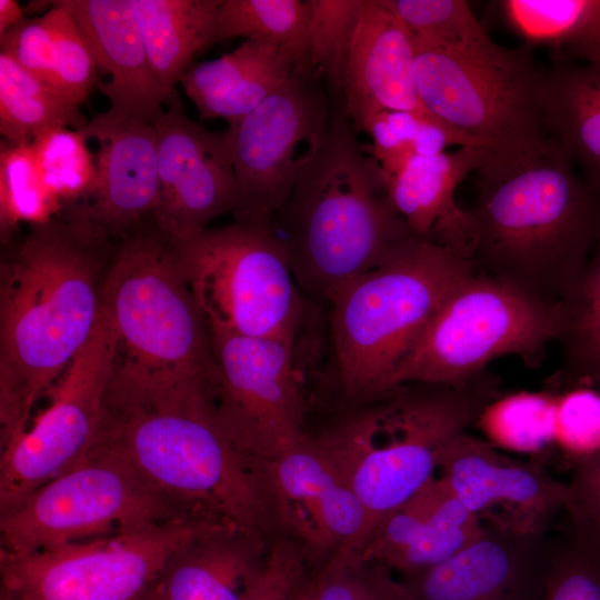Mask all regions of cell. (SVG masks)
Returning a JSON list of instances; mask_svg holds the SVG:
<instances>
[{"label": "cell", "instance_id": "5bb4252c", "mask_svg": "<svg viewBox=\"0 0 600 600\" xmlns=\"http://www.w3.org/2000/svg\"><path fill=\"white\" fill-rule=\"evenodd\" d=\"M113 349L112 326L101 306L90 339L47 393V407L0 449V514L87 459L99 430Z\"/></svg>", "mask_w": 600, "mask_h": 600}, {"label": "cell", "instance_id": "ac0fdd59", "mask_svg": "<svg viewBox=\"0 0 600 600\" xmlns=\"http://www.w3.org/2000/svg\"><path fill=\"white\" fill-rule=\"evenodd\" d=\"M437 476L482 523L521 532H549L568 497L543 462L513 459L467 431L447 444Z\"/></svg>", "mask_w": 600, "mask_h": 600}, {"label": "cell", "instance_id": "d590c367", "mask_svg": "<svg viewBox=\"0 0 600 600\" xmlns=\"http://www.w3.org/2000/svg\"><path fill=\"white\" fill-rule=\"evenodd\" d=\"M308 41L314 71L341 93L361 0H308Z\"/></svg>", "mask_w": 600, "mask_h": 600}, {"label": "cell", "instance_id": "4fadbf2b", "mask_svg": "<svg viewBox=\"0 0 600 600\" xmlns=\"http://www.w3.org/2000/svg\"><path fill=\"white\" fill-rule=\"evenodd\" d=\"M321 80L293 71L254 110L228 123L223 136L238 187L236 222H271L323 147L332 110Z\"/></svg>", "mask_w": 600, "mask_h": 600}, {"label": "cell", "instance_id": "9c48e42d", "mask_svg": "<svg viewBox=\"0 0 600 600\" xmlns=\"http://www.w3.org/2000/svg\"><path fill=\"white\" fill-rule=\"evenodd\" d=\"M167 240L208 329L293 342L303 293L271 222L233 221Z\"/></svg>", "mask_w": 600, "mask_h": 600}, {"label": "cell", "instance_id": "83f0119b", "mask_svg": "<svg viewBox=\"0 0 600 600\" xmlns=\"http://www.w3.org/2000/svg\"><path fill=\"white\" fill-rule=\"evenodd\" d=\"M153 73L171 96L193 57L214 43L221 0H133Z\"/></svg>", "mask_w": 600, "mask_h": 600}, {"label": "cell", "instance_id": "ab89813d", "mask_svg": "<svg viewBox=\"0 0 600 600\" xmlns=\"http://www.w3.org/2000/svg\"><path fill=\"white\" fill-rule=\"evenodd\" d=\"M554 447L570 469L600 452V391L597 388L573 386L558 391Z\"/></svg>", "mask_w": 600, "mask_h": 600}, {"label": "cell", "instance_id": "836d02e7", "mask_svg": "<svg viewBox=\"0 0 600 600\" xmlns=\"http://www.w3.org/2000/svg\"><path fill=\"white\" fill-rule=\"evenodd\" d=\"M81 130L52 127L31 139V148L40 178L64 209L87 201L98 177L97 157Z\"/></svg>", "mask_w": 600, "mask_h": 600}, {"label": "cell", "instance_id": "52a82bcc", "mask_svg": "<svg viewBox=\"0 0 600 600\" xmlns=\"http://www.w3.org/2000/svg\"><path fill=\"white\" fill-rule=\"evenodd\" d=\"M472 261L421 238L346 284L329 302L341 391L350 403L390 389L391 378Z\"/></svg>", "mask_w": 600, "mask_h": 600}, {"label": "cell", "instance_id": "8fae6325", "mask_svg": "<svg viewBox=\"0 0 600 600\" xmlns=\"http://www.w3.org/2000/svg\"><path fill=\"white\" fill-rule=\"evenodd\" d=\"M176 520L188 519L130 467L91 452L0 514V553L27 554Z\"/></svg>", "mask_w": 600, "mask_h": 600}, {"label": "cell", "instance_id": "d6a6232c", "mask_svg": "<svg viewBox=\"0 0 600 600\" xmlns=\"http://www.w3.org/2000/svg\"><path fill=\"white\" fill-rule=\"evenodd\" d=\"M559 389L500 394L482 410L474 426L500 450L542 457L556 451V398ZM544 463V462H543Z\"/></svg>", "mask_w": 600, "mask_h": 600}, {"label": "cell", "instance_id": "ffe728a7", "mask_svg": "<svg viewBox=\"0 0 600 600\" xmlns=\"http://www.w3.org/2000/svg\"><path fill=\"white\" fill-rule=\"evenodd\" d=\"M81 131L99 142L92 196L64 211L111 240L129 236L151 214L158 196L156 132L143 120L110 121L100 114Z\"/></svg>", "mask_w": 600, "mask_h": 600}, {"label": "cell", "instance_id": "d4e9b609", "mask_svg": "<svg viewBox=\"0 0 600 600\" xmlns=\"http://www.w3.org/2000/svg\"><path fill=\"white\" fill-rule=\"evenodd\" d=\"M272 544L238 529L203 532L170 557L156 588L163 600H258Z\"/></svg>", "mask_w": 600, "mask_h": 600}, {"label": "cell", "instance_id": "ba28073f", "mask_svg": "<svg viewBox=\"0 0 600 600\" xmlns=\"http://www.w3.org/2000/svg\"><path fill=\"white\" fill-rule=\"evenodd\" d=\"M414 40V80L426 110L496 157L542 144L547 70L528 46L469 47Z\"/></svg>", "mask_w": 600, "mask_h": 600}, {"label": "cell", "instance_id": "ee69618b", "mask_svg": "<svg viewBox=\"0 0 600 600\" xmlns=\"http://www.w3.org/2000/svg\"><path fill=\"white\" fill-rule=\"evenodd\" d=\"M26 19L24 7L16 0H0V36Z\"/></svg>", "mask_w": 600, "mask_h": 600}, {"label": "cell", "instance_id": "f1b7e54d", "mask_svg": "<svg viewBox=\"0 0 600 600\" xmlns=\"http://www.w3.org/2000/svg\"><path fill=\"white\" fill-rule=\"evenodd\" d=\"M496 4L526 46L548 47L556 62L600 63V0H501Z\"/></svg>", "mask_w": 600, "mask_h": 600}, {"label": "cell", "instance_id": "484cf974", "mask_svg": "<svg viewBox=\"0 0 600 600\" xmlns=\"http://www.w3.org/2000/svg\"><path fill=\"white\" fill-rule=\"evenodd\" d=\"M293 71L292 60L279 48L246 39L227 54L191 66L180 83L201 119L229 123L260 106Z\"/></svg>", "mask_w": 600, "mask_h": 600}, {"label": "cell", "instance_id": "f546056e", "mask_svg": "<svg viewBox=\"0 0 600 600\" xmlns=\"http://www.w3.org/2000/svg\"><path fill=\"white\" fill-rule=\"evenodd\" d=\"M557 339L561 369L552 378L560 389L600 384V236L580 276L559 303Z\"/></svg>", "mask_w": 600, "mask_h": 600}, {"label": "cell", "instance_id": "7a4b0ae2", "mask_svg": "<svg viewBox=\"0 0 600 600\" xmlns=\"http://www.w3.org/2000/svg\"><path fill=\"white\" fill-rule=\"evenodd\" d=\"M110 239L62 212L31 224L1 263L0 449L14 441L90 339L100 317Z\"/></svg>", "mask_w": 600, "mask_h": 600}, {"label": "cell", "instance_id": "74e56055", "mask_svg": "<svg viewBox=\"0 0 600 600\" xmlns=\"http://www.w3.org/2000/svg\"><path fill=\"white\" fill-rule=\"evenodd\" d=\"M413 38L448 46L469 47L491 40L463 0H383Z\"/></svg>", "mask_w": 600, "mask_h": 600}, {"label": "cell", "instance_id": "f35d334b", "mask_svg": "<svg viewBox=\"0 0 600 600\" xmlns=\"http://www.w3.org/2000/svg\"><path fill=\"white\" fill-rule=\"evenodd\" d=\"M392 580L386 568L340 551L310 573L308 600H388Z\"/></svg>", "mask_w": 600, "mask_h": 600}, {"label": "cell", "instance_id": "3957f363", "mask_svg": "<svg viewBox=\"0 0 600 600\" xmlns=\"http://www.w3.org/2000/svg\"><path fill=\"white\" fill-rule=\"evenodd\" d=\"M468 211L477 271L558 306L600 236V190L551 138L512 157L490 154Z\"/></svg>", "mask_w": 600, "mask_h": 600}, {"label": "cell", "instance_id": "e0dca14e", "mask_svg": "<svg viewBox=\"0 0 600 600\" xmlns=\"http://www.w3.org/2000/svg\"><path fill=\"white\" fill-rule=\"evenodd\" d=\"M261 464L282 531L314 571L337 552L361 556L370 536L364 507L310 434Z\"/></svg>", "mask_w": 600, "mask_h": 600}, {"label": "cell", "instance_id": "b9f144b4", "mask_svg": "<svg viewBox=\"0 0 600 600\" xmlns=\"http://www.w3.org/2000/svg\"><path fill=\"white\" fill-rule=\"evenodd\" d=\"M567 524L600 543V452L571 468Z\"/></svg>", "mask_w": 600, "mask_h": 600}, {"label": "cell", "instance_id": "60d3db41", "mask_svg": "<svg viewBox=\"0 0 600 600\" xmlns=\"http://www.w3.org/2000/svg\"><path fill=\"white\" fill-rule=\"evenodd\" d=\"M47 12L54 40L52 87L79 106L99 86V69L70 14L53 3Z\"/></svg>", "mask_w": 600, "mask_h": 600}, {"label": "cell", "instance_id": "603a6c76", "mask_svg": "<svg viewBox=\"0 0 600 600\" xmlns=\"http://www.w3.org/2000/svg\"><path fill=\"white\" fill-rule=\"evenodd\" d=\"M482 528L480 519L436 476L374 527L361 558L409 576L451 558Z\"/></svg>", "mask_w": 600, "mask_h": 600}, {"label": "cell", "instance_id": "bcb514c9", "mask_svg": "<svg viewBox=\"0 0 600 600\" xmlns=\"http://www.w3.org/2000/svg\"><path fill=\"white\" fill-rule=\"evenodd\" d=\"M141 600H163V598L157 590L156 583H154L152 588L148 591V593Z\"/></svg>", "mask_w": 600, "mask_h": 600}, {"label": "cell", "instance_id": "7c38bea8", "mask_svg": "<svg viewBox=\"0 0 600 600\" xmlns=\"http://www.w3.org/2000/svg\"><path fill=\"white\" fill-rule=\"evenodd\" d=\"M227 528L176 520L27 554L0 553L1 587L23 600H141L170 557Z\"/></svg>", "mask_w": 600, "mask_h": 600}, {"label": "cell", "instance_id": "d6986e66", "mask_svg": "<svg viewBox=\"0 0 600 600\" xmlns=\"http://www.w3.org/2000/svg\"><path fill=\"white\" fill-rule=\"evenodd\" d=\"M553 541L483 523L481 533L446 561L392 580L393 600H540Z\"/></svg>", "mask_w": 600, "mask_h": 600}, {"label": "cell", "instance_id": "8992f818", "mask_svg": "<svg viewBox=\"0 0 600 600\" xmlns=\"http://www.w3.org/2000/svg\"><path fill=\"white\" fill-rule=\"evenodd\" d=\"M113 334L110 382L161 388L212 384L207 323L160 231H133L113 248L102 284Z\"/></svg>", "mask_w": 600, "mask_h": 600}, {"label": "cell", "instance_id": "7402d4cb", "mask_svg": "<svg viewBox=\"0 0 600 600\" xmlns=\"http://www.w3.org/2000/svg\"><path fill=\"white\" fill-rule=\"evenodd\" d=\"M52 3L70 14L97 68L110 77L98 87L110 103L99 114L110 121L151 122L169 96L151 68L133 0H54Z\"/></svg>", "mask_w": 600, "mask_h": 600}, {"label": "cell", "instance_id": "44dd1931", "mask_svg": "<svg viewBox=\"0 0 600 600\" xmlns=\"http://www.w3.org/2000/svg\"><path fill=\"white\" fill-rule=\"evenodd\" d=\"M341 97L357 132L382 111L431 114L417 91L413 36L383 0H361Z\"/></svg>", "mask_w": 600, "mask_h": 600}, {"label": "cell", "instance_id": "8d00e7d4", "mask_svg": "<svg viewBox=\"0 0 600 600\" xmlns=\"http://www.w3.org/2000/svg\"><path fill=\"white\" fill-rule=\"evenodd\" d=\"M552 541L540 600H600V543L568 524Z\"/></svg>", "mask_w": 600, "mask_h": 600}, {"label": "cell", "instance_id": "4dcf8cb0", "mask_svg": "<svg viewBox=\"0 0 600 600\" xmlns=\"http://www.w3.org/2000/svg\"><path fill=\"white\" fill-rule=\"evenodd\" d=\"M79 106L0 52V133L9 142H30L47 128L81 130Z\"/></svg>", "mask_w": 600, "mask_h": 600}, {"label": "cell", "instance_id": "e575fe53", "mask_svg": "<svg viewBox=\"0 0 600 600\" xmlns=\"http://www.w3.org/2000/svg\"><path fill=\"white\" fill-rule=\"evenodd\" d=\"M38 172L30 142H0V226L7 241L19 222L44 223L62 213Z\"/></svg>", "mask_w": 600, "mask_h": 600}, {"label": "cell", "instance_id": "c3c4849f", "mask_svg": "<svg viewBox=\"0 0 600 600\" xmlns=\"http://www.w3.org/2000/svg\"><path fill=\"white\" fill-rule=\"evenodd\" d=\"M388 600H393V598H392V584H391V593H390V597H389Z\"/></svg>", "mask_w": 600, "mask_h": 600}, {"label": "cell", "instance_id": "4316f807", "mask_svg": "<svg viewBox=\"0 0 600 600\" xmlns=\"http://www.w3.org/2000/svg\"><path fill=\"white\" fill-rule=\"evenodd\" d=\"M544 126L578 171L600 190V63L547 70Z\"/></svg>", "mask_w": 600, "mask_h": 600}, {"label": "cell", "instance_id": "30bf717a", "mask_svg": "<svg viewBox=\"0 0 600 600\" xmlns=\"http://www.w3.org/2000/svg\"><path fill=\"white\" fill-rule=\"evenodd\" d=\"M561 328L560 307L530 298L474 271L447 297L394 371L390 388L458 383L503 356L533 364Z\"/></svg>", "mask_w": 600, "mask_h": 600}, {"label": "cell", "instance_id": "681fc988", "mask_svg": "<svg viewBox=\"0 0 600 600\" xmlns=\"http://www.w3.org/2000/svg\"><path fill=\"white\" fill-rule=\"evenodd\" d=\"M594 388H597V389H598V390L600 391V384H599V386H597V387H594Z\"/></svg>", "mask_w": 600, "mask_h": 600}, {"label": "cell", "instance_id": "7bdbcfd3", "mask_svg": "<svg viewBox=\"0 0 600 600\" xmlns=\"http://www.w3.org/2000/svg\"><path fill=\"white\" fill-rule=\"evenodd\" d=\"M309 574V562L302 547L286 537L277 540L270 552L269 572L258 600H282Z\"/></svg>", "mask_w": 600, "mask_h": 600}, {"label": "cell", "instance_id": "6da1fadb", "mask_svg": "<svg viewBox=\"0 0 600 600\" xmlns=\"http://www.w3.org/2000/svg\"><path fill=\"white\" fill-rule=\"evenodd\" d=\"M91 452L126 463L183 519L268 542L282 531L262 464L220 424L209 383L140 388L109 382Z\"/></svg>", "mask_w": 600, "mask_h": 600}, {"label": "cell", "instance_id": "7dc6e473", "mask_svg": "<svg viewBox=\"0 0 600 600\" xmlns=\"http://www.w3.org/2000/svg\"><path fill=\"white\" fill-rule=\"evenodd\" d=\"M0 600H23V599L7 589L0 588Z\"/></svg>", "mask_w": 600, "mask_h": 600}, {"label": "cell", "instance_id": "1f68e13d", "mask_svg": "<svg viewBox=\"0 0 600 600\" xmlns=\"http://www.w3.org/2000/svg\"><path fill=\"white\" fill-rule=\"evenodd\" d=\"M308 20V0H221L214 42L243 37L269 43L288 54L294 71L314 74Z\"/></svg>", "mask_w": 600, "mask_h": 600}, {"label": "cell", "instance_id": "2e32d148", "mask_svg": "<svg viewBox=\"0 0 600 600\" xmlns=\"http://www.w3.org/2000/svg\"><path fill=\"white\" fill-rule=\"evenodd\" d=\"M167 102L151 120L159 182L152 218L164 238L178 239L232 213L238 187L223 132L190 120L174 93Z\"/></svg>", "mask_w": 600, "mask_h": 600}, {"label": "cell", "instance_id": "f6af8a7d", "mask_svg": "<svg viewBox=\"0 0 600 600\" xmlns=\"http://www.w3.org/2000/svg\"><path fill=\"white\" fill-rule=\"evenodd\" d=\"M308 574L282 600H308Z\"/></svg>", "mask_w": 600, "mask_h": 600}, {"label": "cell", "instance_id": "277c9868", "mask_svg": "<svg viewBox=\"0 0 600 600\" xmlns=\"http://www.w3.org/2000/svg\"><path fill=\"white\" fill-rule=\"evenodd\" d=\"M356 133L341 100L323 147L271 220L303 296L328 303L416 238Z\"/></svg>", "mask_w": 600, "mask_h": 600}, {"label": "cell", "instance_id": "9a60e30c", "mask_svg": "<svg viewBox=\"0 0 600 600\" xmlns=\"http://www.w3.org/2000/svg\"><path fill=\"white\" fill-rule=\"evenodd\" d=\"M209 331L214 361L211 396L220 424L258 462L307 437L292 341Z\"/></svg>", "mask_w": 600, "mask_h": 600}, {"label": "cell", "instance_id": "cb8c5ba5", "mask_svg": "<svg viewBox=\"0 0 600 600\" xmlns=\"http://www.w3.org/2000/svg\"><path fill=\"white\" fill-rule=\"evenodd\" d=\"M490 154L488 148L466 146L432 157L412 156L397 173L381 170L388 198L416 237L471 261L470 220L456 201V190Z\"/></svg>", "mask_w": 600, "mask_h": 600}, {"label": "cell", "instance_id": "5b68a950", "mask_svg": "<svg viewBox=\"0 0 600 600\" xmlns=\"http://www.w3.org/2000/svg\"><path fill=\"white\" fill-rule=\"evenodd\" d=\"M500 394L487 370L458 383H402L350 403L311 437L362 502L371 534L437 476L447 444Z\"/></svg>", "mask_w": 600, "mask_h": 600}]
</instances>
